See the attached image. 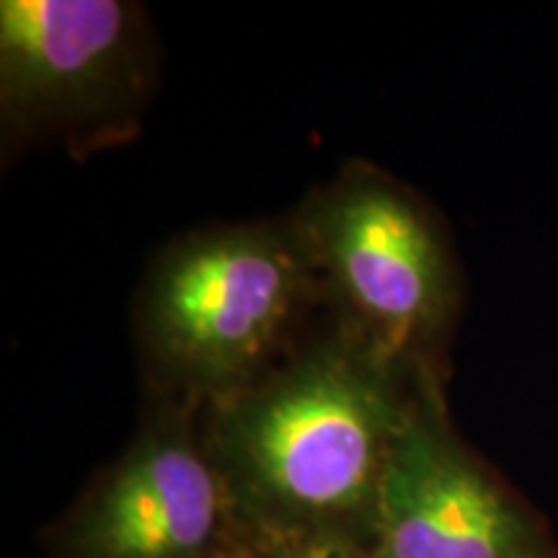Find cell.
I'll return each instance as SVG.
<instances>
[{"instance_id":"1","label":"cell","mask_w":558,"mask_h":558,"mask_svg":"<svg viewBox=\"0 0 558 558\" xmlns=\"http://www.w3.org/2000/svg\"><path fill=\"white\" fill-rule=\"evenodd\" d=\"M418 367L337 318L241 393L202 409L209 456L248 546L373 550L390 452Z\"/></svg>"},{"instance_id":"2","label":"cell","mask_w":558,"mask_h":558,"mask_svg":"<svg viewBox=\"0 0 558 558\" xmlns=\"http://www.w3.org/2000/svg\"><path fill=\"white\" fill-rule=\"evenodd\" d=\"M324 298L292 215L171 241L153 259L135 308L156 399L207 409L241 393L303 341Z\"/></svg>"},{"instance_id":"3","label":"cell","mask_w":558,"mask_h":558,"mask_svg":"<svg viewBox=\"0 0 558 558\" xmlns=\"http://www.w3.org/2000/svg\"><path fill=\"white\" fill-rule=\"evenodd\" d=\"M337 318L409 365L439 369L460 277L450 241L418 194L349 163L292 215Z\"/></svg>"},{"instance_id":"4","label":"cell","mask_w":558,"mask_h":558,"mask_svg":"<svg viewBox=\"0 0 558 558\" xmlns=\"http://www.w3.org/2000/svg\"><path fill=\"white\" fill-rule=\"evenodd\" d=\"M153 37L140 5L122 0H3V135L114 143L135 132L150 96Z\"/></svg>"},{"instance_id":"5","label":"cell","mask_w":558,"mask_h":558,"mask_svg":"<svg viewBox=\"0 0 558 558\" xmlns=\"http://www.w3.org/2000/svg\"><path fill=\"white\" fill-rule=\"evenodd\" d=\"M202 409L156 399L137 435L47 530L50 558H243Z\"/></svg>"},{"instance_id":"6","label":"cell","mask_w":558,"mask_h":558,"mask_svg":"<svg viewBox=\"0 0 558 558\" xmlns=\"http://www.w3.org/2000/svg\"><path fill=\"white\" fill-rule=\"evenodd\" d=\"M373 556H558L546 522L452 427L435 367L416 373L380 486Z\"/></svg>"},{"instance_id":"7","label":"cell","mask_w":558,"mask_h":558,"mask_svg":"<svg viewBox=\"0 0 558 558\" xmlns=\"http://www.w3.org/2000/svg\"><path fill=\"white\" fill-rule=\"evenodd\" d=\"M243 558H375L373 550L341 543H269L248 546Z\"/></svg>"},{"instance_id":"8","label":"cell","mask_w":558,"mask_h":558,"mask_svg":"<svg viewBox=\"0 0 558 558\" xmlns=\"http://www.w3.org/2000/svg\"><path fill=\"white\" fill-rule=\"evenodd\" d=\"M556 558H558V556H556Z\"/></svg>"}]
</instances>
